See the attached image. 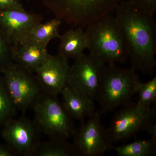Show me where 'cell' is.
Returning a JSON list of instances; mask_svg holds the SVG:
<instances>
[{"instance_id":"obj_1","label":"cell","mask_w":156,"mask_h":156,"mask_svg":"<svg viewBox=\"0 0 156 156\" xmlns=\"http://www.w3.org/2000/svg\"><path fill=\"white\" fill-rule=\"evenodd\" d=\"M115 11V17L126 36L131 67L136 71L152 74L156 65L154 15L126 1H122Z\"/></svg>"},{"instance_id":"obj_2","label":"cell","mask_w":156,"mask_h":156,"mask_svg":"<svg viewBox=\"0 0 156 156\" xmlns=\"http://www.w3.org/2000/svg\"><path fill=\"white\" fill-rule=\"evenodd\" d=\"M87 27L85 34L90 55L102 64L126 63L128 44L115 16L108 14Z\"/></svg>"},{"instance_id":"obj_3","label":"cell","mask_w":156,"mask_h":156,"mask_svg":"<svg viewBox=\"0 0 156 156\" xmlns=\"http://www.w3.org/2000/svg\"><path fill=\"white\" fill-rule=\"evenodd\" d=\"M140 83L132 67L121 68L115 63L103 65L95 98L101 115L132 101Z\"/></svg>"},{"instance_id":"obj_4","label":"cell","mask_w":156,"mask_h":156,"mask_svg":"<svg viewBox=\"0 0 156 156\" xmlns=\"http://www.w3.org/2000/svg\"><path fill=\"white\" fill-rule=\"evenodd\" d=\"M123 0H43L56 18L83 27L111 14Z\"/></svg>"},{"instance_id":"obj_5","label":"cell","mask_w":156,"mask_h":156,"mask_svg":"<svg viewBox=\"0 0 156 156\" xmlns=\"http://www.w3.org/2000/svg\"><path fill=\"white\" fill-rule=\"evenodd\" d=\"M156 107L142 109L132 101L122 106L114 115L107 128L112 142H124L140 131H147L156 137Z\"/></svg>"},{"instance_id":"obj_6","label":"cell","mask_w":156,"mask_h":156,"mask_svg":"<svg viewBox=\"0 0 156 156\" xmlns=\"http://www.w3.org/2000/svg\"><path fill=\"white\" fill-rule=\"evenodd\" d=\"M34 122L40 133L52 138L66 139L75 131L73 119L57 96L44 92L32 108Z\"/></svg>"},{"instance_id":"obj_7","label":"cell","mask_w":156,"mask_h":156,"mask_svg":"<svg viewBox=\"0 0 156 156\" xmlns=\"http://www.w3.org/2000/svg\"><path fill=\"white\" fill-rule=\"evenodd\" d=\"M2 74L14 107L23 114L28 109H32L44 92L34 73L14 62Z\"/></svg>"},{"instance_id":"obj_8","label":"cell","mask_w":156,"mask_h":156,"mask_svg":"<svg viewBox=\"0 0 156 156\" xmlns=\"http://www.w3.org/2000/svg\"><path fill=\"white\" fill-rule=\"evenodd\" d=\"M100 116L99 111H96L87 122L81 123L75 129L73 144L77 156H101L112 150V143Z\"/></svg>"},{"instance_id":"obj_9","label":"cell","mask_w":156,"mask_h":156,"mask_svg":"<svg viewBox=\"0 0 156 156\" xmlns=\"http://www.w3.org/2000/svg\"><path fill=\"white\" fill-rule=\"evenodd\" d=\"M2 127L1 136L17 156L34 155L41 133L34 121L25 116L14 117Z\"/></svg>"},{"instance_id":"obj_10","label":"cell","mask_w":156,"mask_h":156,"mask_svg":"<svg viewBox=\"0 0 156 156\" xmlns=\"http://www.w3.org/2000/svg\"><path fill=\"white\" fill-rule=\"evenodd\" d=\"M89 54L75 59L70 66L67 79L68 87L85 94L95 101L103 65Z\"/></svg>"},{"instance_id":"obj_11","label":"cell","mask_w":156,"mask_h":156,"mask_svg":"<svg viewBox=\"0 0 156 156\" xmlns=\"http://www.w3.org/2000/svg\"><path fill=\"white\" fill-rule=\"evenodd\" d=\"M42 17L24 10H0V29L12 46L27 41L31 31Z\"/></svg>"},{"instance_id":"obj_12","label":"cell","mask_w":156,"mask_h":156,"mask_svg":"<svg viewBox=\"0 0 156 156\" xmlns=\"http://www.w3.org/2000/svg\"><path fill=\"white\" fill-rule=\"evenodd\" d=\"M70 66L69 59L58 53L50 55L34 73L45 92L58 96L67 86Z\"/></svg>"},{"instance_id":"obj_13","label":"cell","mask_w":156,"mask_h":156,"mask_svg":"<svg viewBox=\"0 0 156 156\" xmlns=\"http://www.w3.org/2000/svg\"><path fill=\"white\" fill-rule=\"evenodd\" d=\"M47 46L28 39L22 44L12 46L14 63L34 73L50 56Z\"/></svg>"},{"instance_id":"obj_14","label":"cell","mask_w":156,"mask_h":156,"mask_svg":"<svg viewBox=\"0 0 156 156\" xmlns=\"http://www.w3.org/2000/svg\"><path fill=\"white\" fill-rule=\"evenodd\" d=\"M61 94L62 105L72 119L83 122L96 111L95 101L67 85Z\"/></svg>"},{"instance_id":"obj_15","label":"cell","mask_w":156,"mask_h":156,"mask_svg":"<svg viewBox=\"0 0 156 156\" xmlns=\"http://www.w3.org/2000/svg\"><path fill=\"white\" fill-rule=\"evenodd\" d=\"M58 53L66 58L76 59L87 49L86 34L83 27L66 31L59 38Z\"/></svg>"},{"instance_id":"obj_16","label":"cell","mask_w":156,"mask_h":156,"mask_svg":"<svg viewBox=\"0 0 156 156\" xmlns=\"http://www.w3.org/2000/svg\"><path fill=\"white\" fill-rule=\"evenodd\" d=\"M73 143L66 139L50 138L48 141L40 142L34 156H77Z\"/></svg>"},{"instance_id":"obj_17","label":"cell","mask_w":156,"mask_h":156,"mask_svg":"<svg viewBox=\"0 0 156 156\" xmlns=\"http://www.w3.org/2000/svg\"><path fill=\"white\" fill-rule=\"evenodd\" d=\"M119 156H152L156 154V137L139 140L118 147L112 146Z\"/></svg>"},{"instance_id":"obj_18","label":"cell","mask_w":156,"mask_h":156,"mask_svg":"<svg viewBox=\"0 0 156 156\" xmlns=\"http://www.w3.org/2000/svg\"><path fill=\"white\" fill-rule=\"evenodd\" d=\"M62 21L55 17L48 22L38 23L31 31L29 39L48 47L50 41L61 37L58 29Z\"/></svg>"},{"instance_id":"obj_19","label":"cell","mask_w":156,"mask_h":156,"mask_svg":"<svg viewBox=\"0 0 156 156\" xmlns=\"http://www.w3.org/2000/svg\"><path fill=\"white\" fill-rule=\"evenodd\" d=\"M17 112L7 90L2 75L0 73V127L15 117Z\"/></svg>"},{"instance_id":"obj_20","label":"cell","mask_w":156,"mask_h":156,"mask_svg":"<svg viewBox=\"0 0 156 156\" xmlns=\"http://www.w3.org/2000/svg\"><path fill=\"white\" fill-rule=\"evenodd\" d=\"M136 94L138 95V100L136 103L138 108L143 110L151 108V106L156 101V76L147 83L140 82Z\"/></svg>"},{"instance_id":"obj_21","label":"cell","mask_w":156,"mask_h":156,"mask_svg":"<svg viewBox=\"0 0 156 156\" xmlns=\"http://www.w3.org/2000/svg\"><path fill=\"white\" fill-rule=\"evenodd\" d=\"M14 62L12 46L0 29V73Z\"/></svg>"},{"instance_id":"obj_22","label":"cell","mask_w":156,"mask_h":156,"mask_svg":"<svg viewBox=\"0 0 156 156\" xmlns=\"http://www.w3.org/2000/svg\"><path fill=\"white\" fill-rule=\"evenodd\" d=\"M126 2L137 6L147 13L154 15L156 11V0H126Z\"/></svg>"},{"instance_id":"obj_23","label":"cell","mask_w":156,"mask_h":156,"mask_svg":"<svg viewBox=\"0 0 156 156\" xmlns=\"http://www.w3.org/2000/svg\"><path fill=\"white\" fill-rule=\"evenodd\" d=\"M24 10L20 0H0V10Z\"/></svg>"},{"instance_id":"obj_24","label":"cell","mask_w":156,"mask_h":156,"mask_svg":"<svg viewBox=\"0 0 156 156\" xmlns=\"http://www.w3.org/2000/svg\"><path fill=\"white\" fill-rule=\"evenodd\" d=\"M15 153L9 145H5L0 144V156H16Z\"/></svg>"},{"instance_id":"obj_25","label":"cell","mask_w":156,"mask_h":156,"mask_svg":"<svg viewBox=\"0 0 156 156\" xmlns=\"http://www.w3.org/2000/svg\"></svg>"}]
</instances>
